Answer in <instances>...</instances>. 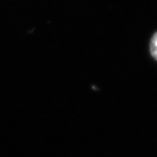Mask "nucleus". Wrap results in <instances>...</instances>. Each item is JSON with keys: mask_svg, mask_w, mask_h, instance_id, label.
Listing matches in <instances>:
<instances>
[{"mask_svg": "<svg viewBox=\"0 0 157 157\" xmlns=\"http://www.w3.org/2000/svg\"><path fill=\"white\" fill-rule=\"evenodd\" d=\"M150 52L153 58L157 60V32L153 35L150 41Z\"/></svg>", "mask_w": 157, "mask_h": 157, "instance_id": "f257e3e1", "label": "nucleus"}]
</instances>
